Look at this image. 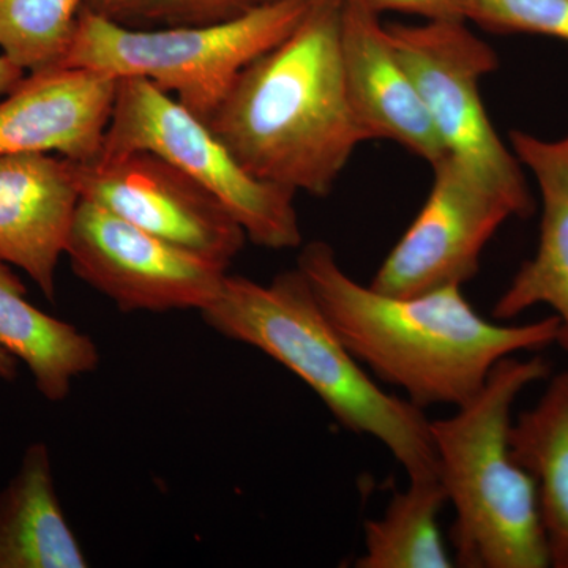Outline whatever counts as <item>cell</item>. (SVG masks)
I'll return each mask as SVG.
<instances>
[{
	"label": "cell",
	"mask_w": 568,
	"mask_h": 568,
	"mask_svg": "<svg viewBox=\"0 0 568 568\" xmlns=\"http://www.w3.org/2000/svg\"><path fill=\"white\" fill-rule=\"evenodd\" d=\"M264 2H274V0H253L254 6H257V3H264Z\"/></svg>",
	"instance_id": "obj_25"
},
{
	"label": "cell",
	"mask_w": 568,
	"mask_h": 568,
	"mask_svg": "<svg viewBox=\"0 0 568 568\" xmlns=\"http://www.w3.org/2000/svg\"><path fill=\"white\" fill-rule=\"evenodd\" d=\"M55 491L50 448L33 443L0 493V568H85Z\"/></svg>",
	"instance_id": "obj_15"
},
{
	"label": "cell",
	"mask_w": 568,
	"mask_h": 568,
	"mask_svg": "<svg viewBox=\"0 0 568 568\" xmlns=\"http://www.w3.org/2000/svg\"><path fill=\"white\" fill-rule=\"evenodd\" d=\"M548 376L540 355H510L454 416L429 420L437 477L455 508L448 536L455 567H549L536 481L515 462L508 439L518 396Z\"/></svg>",
	"instance_id": "obj_4"
},
{
	"label": "cell",
	"mask_w": 568,
	"mask_h": 568,
	"mask_svg": "<svg viewBox=\"0 0 568 568\" xmlns=\"http://www.w3.org/2000/svg\"><path fill=\"white\" fill-rule=\"evenodd\" d=\"M515 462L536 481L549 567L568 568V369L511 422Z\"/></svg>",
	"instance_id": "obj_17"
},
{
	"label": "cell",
	"mask_w": 568,
	"mask_h": 568,
	"mask_svg": "<svg viewBox=\"0 0 568 568\" xmlns=\"http://www.w3.org/2000/svg\"><path fill=\"white\" fill-rule=\"evenodd\" d=\"M0 343L28 365L37 390L48 402H63L77 377L95 372L99 347L73 324L41 312L28 290L0 261Z\"/></svg>",
	"instance_id": "obj_16"
},
{
	"label": "cell",
	"mask_w": 568,
	"mask_h": 568,
	"mask_svg": "<svg viewBox=\"0 0 568 568\" xmlns=\"http://www.w3.org/2000/svg\"><path fill=\"white\" fill-rule=\"evenodd\" d=\"M467 22L496 33H536L568 43V0H469Z\"/></svg>",
	"instance_id": "obj_21"
},
{
	"label": "cell",
	"mask_w": 568,
	"mask_h": 568,
	"mask_svg": "<svg viewBox=\"0 0 568 568\" xmlns=\"http://www.w3.org/2000/svg\"><path fill=\"white\" fill-rule=\"evenodd\" d=\"M376 14H414L424 21H467L469 0H355Z\"/></svg>",
	"instance_id": "obj_22"
},
{
	"label": "cell",
	"mask_w": 568,
	"mask_h": 568,
	"mask_svg": "<svg viewBox=\"0 0 568 568\" xmlns=\"http://www.w3.org/2000/svg\"><path fill=\"white\" fill-rule=\"evenodd\" d=\"M134 151L162 156L200 183L254 245L297 248L295 193L250 173L203 119L144 78H119L110 125L97 159Z\"/></svg>",
	"instance_id": "obj_6"
},
{
	"label": "cell",
	"mask_w": 568,
	"mask_h": 568,
	"mask_svg": "<svg viewBox=\"0 0 568 568\" xmlns=\"http://www.w3.org/2000/svg\"><path fill=\"white\" fill-rule=\"evenodd\" d=\"M18 376V358L0 343V379L13 381Z\"/></svg>",
	"instance_id": "obj_24"
},
{
	"label": "cell",
	"mask_w": 568,
	"mask_h": 568,
	"mask_svg": "<svg viewBox=\"0 0 568 568\" xmlns=\"http://www.w3.org/2000/svg\"><path fill=\"white\" fill-rule=\"evenodd\" d=\"M386 29L447 155L504 194L519 219L532 215L523 164L496 133L481 102L480 82L499 67L496 51L467 28V21L387 24Z\"/></svg>",
	"instance_id": "obj_7"
},
{
	"label": "cell",
	"mask_w": 568,
	"mask_h": 568,
	"mask_svg": "<svg viewBox=\"0 0 568 568\" xmlns=\"http://www.w3.org/2000/svg\"><path fill=\"white\" fill-rule=\"evenodd\" d=\"M343 0H313L290 36L239 74L205 121L256 178L327 196L368 134L347 97Z\"/></svg>",
	"instance_id": "obj_2"
},
{
	"label": "cell",
	"mask_w": 568,
	"mask_h": 568,
	"mask_svg": "<svg viewBox=\"0 0 568 568\" xmlns=\"http://www.w3.org/2000/svg\"><path fill=\"white\" fill-rule=\"evenodd\" d=\"M88 0H0V54L26 73L62 67Z\"/></svg>",
	"instance_id": "obj_19"
},
{
	"label": "cell",
	"mask_w": 568,
	"mask_h": 568,
	"mask_svg": "<svg viewBox=\"0 0 568 568\" xmlns=\"http://www.w3.org/2000/svg\"><path fill=\"white\" fill-rule=\"evenodd\" d=\"M201 315L220 335L260 349L301 377L343 428L379 440L407 477H437L424 409L377 386L328 323L297 267L267 284L226 275Z\"/></svg>",
	"instance_id": "obj_3"
},
{
	"label": "cell",
	"mask_w": 568,
	"mask_h": 568,
	"mask_svg": "<svg viewBox=\"0 0 568 568\" xmlns=\"http://www.w3.org/2000/svg\"><path fill=\"white\" fill-rule=\"evenodd\" d=\"M339 48L347 97L369 141H394L432 166L447 156L379 14L343 0Z\"/></svg>",
	"instance_id": "obj_12"
},
{
	"label": "cell",
	"mask_w": 568,
	"mask_h": 568,
	"mask_svg": "<svg viewBox=\"0 0 568 568\" xmlns=\"http://www.w3.org/2000/svg\"><path fill=\"white\" fill-rule=\"evenodd\" d=\"M65 254L78 278L125 313L201 312L222 291L230 267L82 197Z\"/></svg>",
	"instance_id": "obj_8"
},
{
	"label": "cell",
	"mask_w": 568,
	"mask_h": 568,
	"mask_svg": "<svg viewBox=\"0 0 568 568\" xmlns=\"http://www.w3.org/2000/svg\"><path fill=\"white\" fill-rule=\"evenodd\" d=\"M81 197L163 241L230 265L246 234L219 200L148 151L73 162Z\"/></svg>",
	"instance_id": "obj_10"
},
{
	"label": "cell",
	"mask_w": 568,
	"mask_h": 568,
	"mask_svg": "<svg viewBox=\"0 0 568 568\" xmlns=\"http://www.w3.org/2000/svg\"><path fill=\"white\" fill-rule=\"evenodd\" d=\"M26 74L28 73L24 70L0 54V100L17 88L24 80Z\"/></svg>",
	"instance_id": "obj_23"
},
{
	"label": "cell",
	"mask_w": 568,
	"mask_h": 568,
	"mask_svg": "<svg viewBox=\"0 0 568 568\" xmlns=\"http://www.w3.org/2000/svg\"><path fill=\"white\" fill-rule=\"evenodd\" d=\"M297 268L358 364L402 388L420 409L465 405L503 358L545 349L558 338L555 315L528 324L488 321L462 286L410 297L377 293L347 275L325 242L306 244Z\"/></svg>",
	"instance_id": "obj_1"
},
{
	"label": "cell",
	"mask_w": 568,
	"mask_h": 568,
	"mask_svg": "<svg viewBox=\"0 0 568 568\" xmlns=\"http://www.w3.org/2000/svg\"><path fill=\"white\" fill-rule=\"evenodd\" d=\"M447 503L439 477L409 478V487L394 493L383 517L365 523V551L355 567H455L437 521Z\"/></svg>",
	"instance_id": "obj_18"
},
{
	"label": "cell",
	"mask_w": 568,
	"mask_h": 568,
	"mask_svg": "<svg viewBox=\"0 0 568 568\" xmlns=\"http://www.w3.org/2000/svg\"><path fill=\"white\" fill-rule=\"evenodd\" d=\"M88 9L119 24L200 26L227 20L254 7L253 0H88Z\"/></svg>",
	"instance_id": "obj_20"
},
{
	"label": "cell",
	"mask_w": 568,
	"mask_h": 568,
	"mask_svg": "<svg viewBox=\"0 0 568 568\" xmlns=\"http://www.w3.org/2000/svg\"><path fill=\"white\" fill-rule=\"evenodd\" d=\"M80 203L71 160L54 153L0 156V261L24 271L51 302Z\"/></svg>",
	"instance_id": "obj_13"
},
{
	"label": "cell",
	"mask_w": 568,
	"mask_h": 568,
	"mask_svg": "<svg viewBox=\"0 0 568 568\" xmlns=\"http://www.w3.org/2000/svg\"><path fill=\"white\" fill-rule=\"evenodd\" d=\"M511 151L536 178L541 196L540 239L506 293L493 306V320L507 323L538 305L558 317L556 343L568 353V134L547 141L514 130Z\"/></svg>",
	"instance_id": "obj_14"
},
{
	"label": "cell",
	"mask_w": 568,
	"mask_h": 568,
	"mask_svg": "<svg viewBox=\"0 0 568 568\" xmlns=\"http://www.w3.org/2000/svg\"><path fill=\"white\" fill-rule=\"evenodd\" d=\"M118 78L80 67L28 73L0 100V156L54 153L92 162L102 151Z\"/></svg>",
	"instance_id": "obj_11"
},
{
	"label": "cell",
	"mask_w": 568,
	"mask_h": 568,
	"mask_svg": "<svg viewBox=\"0 0 568 568\" xmlns=\"http://www.w3.org/2000/svg\"><path fill=\"white\" fill-rule=\"evenodd\" d=\"M312 3L274 0L211 24L155 29L129 28L84 7L62 67L144 78L205 122L242 70L286 39Z\"/></svg>",
	"instance_id": "obj_5"
},
{
	"label": "cell",
	"mask_w": 568,
	"mask_h": 568,
	"mask_svg": "<svg viewBox=\"0 0 568 568\" xmlns=\"http://www.w3.org/2000/svg\"><path fill=\"white\" fill-rule=\"evenodd\" d=\"M433 171L424 207L369 283L377 293L410 297L463 286L480 271L485 246L499 227L518 216L504 194L454 156H444Z\"/></svg>",
	"instance_id": "obj_9"
}]
</instances>
